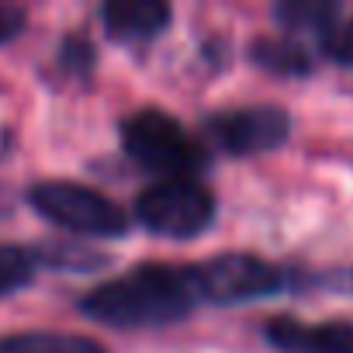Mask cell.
Here are the masks:
<instances>
[{
	"mask_svg": "<svg viewBox=\"0 0 353 353\" xmlns=\"http://www.w3.org/2000/svg\"><path fill=\"white\" fill-rule=\"evenodd\" d=\"M0 353H111L101 339L83 332H56V329H21L0 336Z\"/></svg>",
	"mask_w": 353,
	"mask_h": 353,
	"instance_id": "8fae6325",
	"label": "cell"
},
{
	"mask_svg": "<svg viewBox=\"0 0 353 353\" xmlns=\"http://www.w3.org/2000/svg\"><path fill=\"white\" fill-rule=\"evenodd\" d=\"M201 132L212 149L225 156H263L288 145L294 132V118L281 104H239L215 108L201 118Z\"/></svg>",
	"mask_w": 353,
	"mask_h": 353,
	"instance_id": "8992f818",
	"label": "cell"
},
{
	"mask_svg": "<svg viewBox=\"0 0 353 353\" xmlns=\"http://www.w3.org/2000/svg\"><path fill=\"white\" fill-rule=\"evenodd\" d=\"M39 256L32 250V243H0V298L21 294L25 288L35 284L39 277Z\"/></svg>",
	"mask_w": 353,
	"mask_h": 353,
	"instance_id": "5bb4252c",
	"label": "cell"
},
{
	"mask_svg": "<svg viewBox=\"0 0 353 353\" xmlns=\"http://www.w3.org/2000/svg\"><path fill=\"white\" fill-rule=\"evenodd\" d=\"M121 152L159 181H198L212 166V145L188 132L181 118L163 108H135L118 121Z\"/></svg>",
	"mask_w": 353,
	"mask_h": 353,
	"instance_id": "7a4b0ae2",
	"label": "cell"
},
{
	"mask_svg": "<svg viewBox=\"0 0 353 353\" xmlns=\"http://www.w3.org/2000/svg\"><path fill=\"white\" fill-rule=\"evenodd\" d=\"M201 305L205 301L198 291L194 263H163V260L135 263L125 274L101 281L77 298V312L83 319L118 332L166 329L194 315Z\"/></svg>",
	"mask_w": 353,
	"mask_h": 353,
	"instance_id": "6da1fadb",
	"label": "cell"
},
{
	"mask_svg": "<svg viewBox=\"0 0 353 353\" xmlns=\"http://www.w3.org/2000/svg\"><path fill=\"white\" fill-rule=\"evenodd\" d=\"M28 8L21 4H0V49L18 42L25 32H28Z\"/></svg>",
	"mask_w": 353,
	"mask_h": 353,
	"instance_id": "e0dca14e",
	"label": "cell"
},
{
	"mask_svg": "<svg viewBox=\"0 0 353 353\" xmlns=\"http://www.w3.org/2000/svg\"><path fill=\"white\" fill-rule=\"evenodd\" d=\"M198 291L205 305H246V301H263L274 294L291 291V267H281L260 253L246 250H225L219 256H208L194 263Z\"/></svg>",
	"mask_w": 353,
	"mask_h": 353,
	"instance_id": "5b68a950",
	"label": "cell"
},
{
	"mask_svg": "<svg viewBox=\"0 0 353 353\" xmlns=\"http://www.w3.org/2000/svg\"><path fill=\"white\" fill-rule=\"evenodd\" d=\"M246 59L277 80H308L319 63V56L291 35H256L246 46Z\"/></svg>",
	"mask_w": 353,
	"mask_h": 353,
	"instance_id": "9c48e42d",
	"label": "cell"
},
{
	"mask_svg": "<svg viewBox=\"0 0 353 353\" xmlns=\"http://www.w3.org/2000/svg\"><path fill=\"white\" fill-rule=\"evenodd\" d=\"M339 18H343V8L336 0H284V4L274 8V21L291 39H298V35L322 39Z\"/></svg>",
	"mask_w": 353,
	"mask_h": 353,
	"instance_id": "7c38bea8",
	"label": "cell"
},
{
	"mask_svg": "<svg viewBox=\"0 0 353 353\" xmlns=\"http://www.w3.org/2000/svg\"><path fill=\"white\" fill-rule=\"evenodd\" d=\"M291 291H336V294H353V267H325V270L291 267Z\"/></svg>",
	"mask_w": 353,
	"mask_h": 353,
	"instance_id": "9a60e30c",
	"label": "cell"
},
{
	"mask_svg": "<svg viewBox=\"0 0 353 353\" xmlns=\"http://www.w3.org/2000/svg\"><path fill=\"white\" fill-rule=\"evenodd\" d=\"M263 339L277 353H353V319L305 322L298 315H270Z\"/></svg>",
	"mask_w": 353,
	"mask_h": 353,
	"instance_id": "52a82bcc",
	"label": "cell"
},
{
	"mask_svg": "<svg viewBox=\"0 0 353 353\" xmlns=\"http://www.w3.org/2000/svg\"><path fill=\"white\" fill-rule=\"evenodd\" d=\"M97 46L87 32H66L59 42H56V52H52V70H56V80H66V83H90L94 73H97Z\"/></svg>",
	"mask_w": 353,
	"mask_h": 353,
	"instance_id": "4fadbf2b",
	"label": "cell"
},
{
	"mask_svg": "<svg viewBox=\"0 0 353 353\" xmlns=\"http://www.w3.org/2000/svg\"><path fill=\"white\" fill-rule=\"evenodd\" d=\"M104 35L121 46H145L173 25V8L166 0H108L97 11Z\"/></svg>",
	"mask_w": 353,
	"mask_h": 353,
	"instance_id": "ba28073f",
	"label": "cell"
},
{
	"mask_svg": "<svg viewBox=\"0 0 353 353\" xmlns=\"http://www.w3.org/2000/svg\"><path fill=\"white\" fill-rule=\"evenodd\" d=\"M319 56L339 70H353V18H339L319 39Z\"/></svg>",
	"mask_w": 353,
	"mask_h": 353,
	"instance_id": "2e32d148",
	"label": "cell"
},
{
	"mask_svg": "<svg viewBox=\"0 0 353 353\" xmlns=\"http://www.w3.org/2000/svg\"><path fill=\"white\" fill-rule=\"evenodd\" d=\"M14 152H18V132L0 121V163H8Z\"/></svg>",
	"mask_w": 353,
	"mask_h": 353,
	"instance_id": "ac0fdd59",
	"label": "cell"
},
{
	"mask_svg": "<svg viewBox=\"0 0 353 353\" xmlns=\"http://www.w3.org/2000/svg\"><path fill=\"white\" fill-rule=\"evenodd\" d=\"M32 250L39 256V267L56 270V274H101L114 263L111 253L87 246L80 239H42V243H32Z\"/></svg>",
	"mask_w": 353,
	"mask_h": 353,
	"instance_id": "30bf717a",
	"label": "cell"
},
{
	"mask_svg": "<svg viewBox=\"0 0 353 353\" xmlns=\"http://www.w3.org/2000/svg\"><path fill=\"white\" fill-rule=\"evenodd\" d=\"M25 201L35 215H42L46 222H52L73 236L121 239L132 232V215L114 198H108L104 191L80 184V181H63V176L35 181V184H28Z\"/></svg>",
	"mask_w": 353,
	"mask_h": 353,
	"instance_id": "3957f363",
	"label": "cell"
},
{
	"mask_svg": "<svg viewBox=\"0 0 353 353\" xmlns=\"http://www.w3.org/2000/svg\"><path fill=\"white\" fill-rule=\"evenodd\" d=\"M219 201L201 181H156L135 194L132 222L149 236L188 243L215 225Z\"/></svg>",
	"mask_w": 353,
	"mask_h": 353,
	"instance_id": "277c9868",
	"label": "cell"
}]
</instances>
